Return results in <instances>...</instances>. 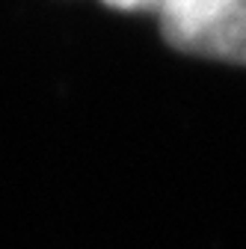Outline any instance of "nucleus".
<instances>
[{"mask_svg": "<svg viewBox=\"0 0 246 249\" xmlns=\"http://www.w3.org/2000/svg\"><path fill=\"white\" fill-rule=\"evenodd\" d=\"M155 18L175 51L246 66V0H163Z\"/></svg>", "mask_w": 246, "mask_h": 249, "instance_id": "1", "label": "nucleus"}, {"mask_svg": "<svg viewBox=\"0 0 246 249\" xmlns=\"http://www.w3.org/2000/svg\"><path fill=\"white\" fill-rule=\"evenodd\" d=\"M110 9H119V12H151L163 3V0H104Z\"/></svg>", "mask_w": 246, "mask_h": 249, "instance_id": "2", "label": "nucleus"}]
</instances>
